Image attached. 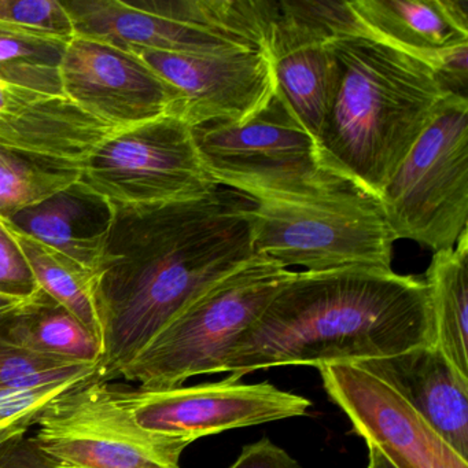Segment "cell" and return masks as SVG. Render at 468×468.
Here are the masks:
<instances>
[{
    "label": "cell",
    "mask_w": 468,
    "mask_h": 468,
    "mask_svg": "<svg viewBox=\"0 0 468 468\" xmlns=\"http://www.w3.org/2000/svg\"><path fill=\"white\" fill-rule=\"evenodd\" d=\"M248 197L226 187L188 201L113 204L94 271L101 379H117L212 284L253 259Z\"/></svg>",
    "instance_id": "cell-1"
},
{
    "label": "cell",
    "mask_w": 468,
    "mask_h": 468,
    "mask_svg": "<svg viewBox=\"0 0 468 468\" xmlns=\"http://www.w3.org/2000/svg\"><path fill=\"white\" fill-rule=\"evenodd\" d=\"M434 344L424 279L391 268L297 271L235 342L223 372L360 363Z\"/></svg>",
    "instance_id": "cell-2"
},
{
    "label": "cell",
    "mask_w": 468,
    "mask_h": 468,
    "mask_svg": "<svg viewBox=\"0 0 468 468\" xmlns=\"http://www.w3.org/2000/svg\"><path fill=\"white\" fill-rule=\"evenodd\" d=\"M336 81L317 135L323 165L379 199L452 92L421 59L366 34L330 40Z\"/></svg>",
    "instance_id": "cell-3"
},
{
    "label": "cell",
    "mask_w": 468,
    "mask_h": 468,
    "mask_svg": "<svg viewBox=\"0 0 468 468\" xmlns=\"http://www.w3.org/2000/svg\"><path fill=\"white\" fill-rule=\"evenodd\" d=\"M75 37L131 48L226 56L268 50L275 0H69Z\"/></svg>",
    "instance_id": "cell-4"
},
{
    "label": "cell",
    "mask_w": 468,
    "mask_h": 468,
    "mask_svg": "<svg viewBox=\"0 0 468 468\" xmlns=\"http://www.w3.org/2000/svg\"><path fill=\"white\" fill-rule=\"evenodd\" d=\"M191 133L216 183L253 202L311 198L349 185L323 165L316 139L279 90L246 122H205Z\"/></svg>",
    "instance_id": "cell-5"
},
{
    "label": "cell",
    "mask_w": 468,
    "mask_h": 468,
    "mask_svg": "<svg viewBox=\"0 0 468 468\" xmlns=\"http://www.w3.org/2000/svg\"><path fill=\"white\" fill-rule=\"evenodd\" d=\"M295 272L254 256L202 292L120 378L142 388H168L197 375L223 372L235 342Z\"/></svg>",
    "instance_id": "cell-6"
},
{
    "label": "cell",
    "mask_w": 468,
    "mask_h": 468,
    "mask_svg": "<svg viewBox=\"0 0 468 468\" xmlns=\"http://www.w3.org/2000/svg\"><path fill=\"white\" fill-rule=\"evenodd\" d=\"M253 249L290 270L391 268L396 237L379 201L352 185L311 198L254 202Z\"/></svg>",
    "instance_id": "cell-7"
},
{
    "label": "cell",
    "mask_w": 468,
    "mask_h": 468,
    "mask_svg": "<svg viewBox=\"0 0 468 468\" xmlns=\"http://www.w3.org/2000/svg\"><path fill=\"white\" fill-rule=\"evenodd\" d=\"M396 239L434 253L468 229V98L449 94L378 199Z\"/></svg>",
    "instance_id": "cell-8"
},
{
    "label": "cell",
    "mask_w": 468,
    "mask_h": 468,
    "mask_svg": "<svg viewBox=\"0 0 468 468\" xmlns=\"http://www.w3.org/2000/svg\"><path fill=\"white\" fill-rule=\"evenodd\" d=\"M80 182L122 205L188 201L221 187L205 168L191 127L176 116L109 135L81 166Z\"/></svg>",
    "instance_id": "cell-9"
},
{
    "label": "cell",
    "mask_w": 468,
    "mask_h": 468,
    "mask_svg": "<svg viewBox=\"0 0 468 468\" xmlns=\"http://www.w3.org/2000/svg\"><path fill=\"white\" fill-rule=\"evenodd\" d=\"M37 426L35 440L61 468H180L191 445L139 427L100 377L68 388Z\"/></svg>",
    "instance_id": "cell-10"
},
{
    "label": "cell",
    "mask_w": 468,
    "mask_h": 468,
    "mask_svg": "<svg viewBox=\"0 0 468 468\" xmlns=\"http://www.w3.org/2000/svg\"><path fill=\"white\" fill-rule=\"evenodd\" d=\"M239 375L216 383L168 388H133L108 380L112 399L146 431L194 441L227 430L308 415L312 402L270 382L242 383Z\"/></svg>",
    "instance_id": "cell-11"
},
{
    "label": "cell",
    "mask_w": 468,
    "mask_h": 468,
    "mask_svg": "<svg viewBox=\"0 0 468 468\" xmlns=\"http://www.w3.org/2000/svg\"><path fill=\"white\" fill-rule=\"evenodd\" d=\"M364 34L347 2L278 0L268 34L278 90L317 139L333 101L336 65L331 39Z\"/></svg>",
    "instance_id": "cell-12"
},
{
    "label": "cell",
    "mask_w": 468,
    "mask_h": 468,
    "mask_svg": "<svg viewBox=\"0 0 468 468\" xmlns=\"http://www.w3.org/2000/svg\"><path fill=\"white\" fill-rule=\"evenodd\" d=\"M323 388L352 423L396 468H468L440 432L393 388L353 363L317 367Z\"/></svg>",
    "instance_id": "cell-13"
},
{
    "label": "cell",
    "mask_w": 468,
    "mask_h": 468,
    "mask_svg": "<svg viewBox=\"0 0 468 468\" xmlns=\"http://www.w3.org/2000/svg\"><path fill=\"white\" fill-rule=\"evenodd\" d=\"M176 92L175 116L188 127L243 122L259 113L278 90L268 50L226 56H188L131 48Z\"/></svg>",
    "instance_id": "cell-14"
},
{
    "label": "cell",
    "mask_w": 468,
    "mask_h": 468,
    "mask_svg": "<svg viewBox=\"0 0 468 468\" xmlns=\"http://www.w3.org/2000/svg\"><path fill=\"white\" fill-rule=\"evenodd\" d=\"M65 97L116 130L175 116L177 98L138 56L95 40L73 37L61 62Z\"/></svg>",
    "instance_id": "cell-15"
},
{
    "label": "cell",
    "mask_w": 468,
    "mask_h": 468,
    "mask_svg": "<svg viewBox=\"0 0 468 468\" xmlns=\"http://www.w3.org/2000/svg\"><path fill=\"white\" fill-rule=\"evenodd\" d=\"M116 128L67 97L0 80V147L83 166Z\"/></svg>",
    "instance_id": "cell-16"
},
{
    "label": "cell",
    "mask_w": 468,
    "mask_h": 468,
    "mask_svg": "<svg viewBox=\"0 0 468 468\" xmlns=\"http://www.w3.org/2000/svg\"><path fill=\"white\" fill-rule=\"evenodd\" d=\"M353 364L388 383L468 460V378L435 345Z\"/></svg>",
    "instance_id": "cell-17"
},
{
    "label": "cell",
    "mask_w": 468,
    "mask_h": 468,
    "mask_svg": "<svg viewBox=\"0 0 468 468\" xmlns=\"http://www.w3.org/2000/svg\"><path fill=\"white\" fill-rule=\"evenodd\" d=\"M364 34L434 67L441 54L468 45V0H353Z\"/></svg>",
    "instance_id": "cell-18"
},
{
    "label": "cell",
    "mask_w": 468,
    "mask_h": 468,
    "mask_svg": "<svg viewBox=\"0 0 468 468\" xmlns=\"http://www.w3.org/2000/svg\"><path fill=\"white\" fill-rule=\"evenodd\" d=\"M113 218L112 202L81 182L10 216L6 226L94 272Z\"/></svg>",
    "instance_id": "cell-19"
},
{
    "label": "cell",
    "mask_w": 468,
    "mask_h": 468,
    "mask_svg": "<svg viewBox=\"0 0 468 468\" xmlns=\"http://www.w3.org/2000/svg\"><path fill=\"white\" fill-rule=\"evenodd\" d=\"M0 338L40 355L78 363L100 367L103 358L102 342L45 292L0 320Z\"/></svg>",
    "instance_id": "cell-20"
},
{
    "label": "cell",
    "mask_w": 468,
    "mask_h": 468,
    "mask_svg": "<svg viewBox=\"0 0 468 468\" xmlns=\"http://www.w3.org/2000/svg\"><path fill=\"white\" fill-rule=\"evenodd\" d=\"M435 346L468 378V229L456 246L434 253L426 272Z\"/></svg>",
    "instance_id": "cell-21"
},
{
    "label": "cell",
    "mask_w": 468,
    "mask_h": 468,
    "mask_svg": "<svg viewBox=\"0 0 468 468\" xmlns=\"http://www.w3.org/2000/svg\"><path fill=\"white\" fill-rule=\"evenodd\" d=\"M7 229L28 261L40 290L78 317L103 345L102 325L95 303L94 272L28 235L10 227Z\"/></svg>",
    "instance_id": "cell-22"
},
{
    "label": "cell",
    "mask_w": 468,
    "mask_h": 468,
    "mask_svg": "<svg viewBox=\"0 0 468 468\" xmlns=\"http://www.w3.org/2000/svg\"><path fill=\"white\" fill-rule=\"evenodd\" d=\"M81 166L0 147V220L80 182Z\"/></svg>",
    "instance_id": "cell-23"
},
{
    "label": "cell",
    "mask_w": 468,
    "mask_h": 468,
    "mask_svg": "<svg viewBox=\"0 0 468 468\" xmlns=\"http://www.w3.org/2000/svg\"><path fill=\"white\" fill-rule=\"evenodd\" d=\"M68 43L42 39L0 26V80L65 97L61 62Z\"/></svg>",
    "instance_id": "cell-24"
},
{
    "label": "cell",
    "mask_w": 468,
    "mask_h": 468,
    "mask_svg": "<svg viewBox=\"0 0 468 468\" xmlns=\"http://www.w3.org/2000/svg\"><path fill=\"white\" fill-rule=\"evenodd\" d=\"M100 377V367L32 352L0 338V388H37Z\"/></svg>",
    "instance_id": "cell-25"
},
{
    "label": "cell",
    "mask_w": 468,
    "mask_h": 468,
    "mask_svg": "<svg viewBox=\"0 0 468 468\" xmlns=\"http://www.w3.org/2000/svg\"><path fill=\"white\" fill-rule=\"evenodd\" d=\"M0 26L64 43L75 37L72 21L59 0H0Z\"/></svg>",
    "instance_id": "cell-26"
},
{
    "label": "cell",
    "mask_w": 468,
    "mask_h": 468,
    "mask_svg": "<svg viewBox=\"0 0 468 468\" xmlns=\"http://www.w3.org/2000/svg\"><path fill=\"white\" fill-rule=\"evenodd\" d=\"M78 383L80 382L15 390L0 388V446L26 435L37 426L48 405Z\"/></svg>",
    "instance_id": "cell-27"
},
{
    "label": "cell",
    "mask_w": 468,
    "mask_h": 468,
    "mask_svg": "<svg viewBox=\"0 0 468 468\" xmlns=\"http://www.w3.org/2000/svg\"><path fill=\"white\" fill-rule=\"evenodd\" d=\"M40 292L23 251L6 224L0 223V294L32 300Z\"/></svg>",
    "instance_id": "cell-28"
},
{
    "label": "cell",
    "mask_w": 468,
    "mask_h": 468,
    "mask_svg": "<svg viewBox=\"0 0 468 468\" xmlns=\"http://www.w3.org/2000/svg\"><path fill=\"white\" fill-rule=\"evenodd\" d=\"M229 468H303V465L270 438L264 437L243 446L239 456Z\"/></svg>",
    "instance_id": "cell-29"
},
{
    "label": "cell",
    "mask_w": 468,
    "mask_h": 468,
    "mask_svg": "<svg viewBox=\"0 0 468 468\" xmlns=\"http://www.w3.org/2000/svg\"><path fill=\"white\" fill-rule=\"evenodd\" d=\"M0 468H61L40 449L35 437L16 438L0 446Z\"/></svg>",
    "instance_id": "cell-30"
},
{
    "label": "cell",
    "mask_w": 468,
    "mask_h": 468,
    "mask_svg": "<svg viewBox=\"0 0 468 468\" xmlns=\"http://www.w3.org/2000/svg\"><path fill=\"white\" fill-rule=\"evenodd\" d=\"M35 298H32V300H23V298L10 297V295L0 294V320L10 316V314H15V312L20 311V309H23L24 306H27L29 303H32Z\"/></svg>",
    "instance_id": "cell-31"
},
{
    "label": "cell",
    "mask_w": 468,
    "mask_h": 468,
    "mask_svg": "<svg viewBox=\"0 0 468 468\" xmlns=\"http://www.w3.org/2000/svg\"><path fill=\"white\" fill-rule=\"evenodd\" d=\"M367 468H396L375 446L368 445V464Z\"/></svg>",
    "instance_id": "cell-32"
},
{
    "label": "cell",
    "mask_w": 468,
    "mask_h": 468,
    "mask_svg": "<svg viewBox=\"0 0 468 468\" xmlns=\"http://www.w3.org/2000/svg\"><path fill=\"white\" fill-rule=\"evenodd\" d=\"M0 223H4V224H6V223H5V221H2V220H0Z\"/></svg>",
    "instance_id": "cell-33"
}]
</instances>
